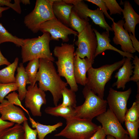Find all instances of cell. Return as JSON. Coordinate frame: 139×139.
Masks as SVG:
<instances>
[{
    "instance_id": "cell-29",
    "label": "cell",
    "mask_w": 139,
    "mask_h": 139,
    "mask_svg": "<svg viewBox=\"0 0 139 139\" xmlns=\"http://www.w3.org/2000/svg\"><path fill=\"white\" fill-rule=\"evenodd\" d=\"M131 107L128 109L125 115L124 121L134 122L139 120V93Z\"/></svg>"
},
{
    "instance_id": "cell-42",
    "label": "cell",
    "mask_w": 139,
    "mask_h": 139,
    "mask_svg": "<svg viewBox=\"0 0 139 139\" xmlns=\"http://www.w3.org/2000/svg\"><path fill=\"white\" fill-rule=\"evenodd\" d=\"M11 64L2 54L0 49V66L5 65L8 66Z\"/></svg>"
},
{
    "instance_id": "cell-32",
    "label": "cell",
    "mask_w": 139,
    "mask_h": 139,
    "mask_svg": "<svg viewBox=\"0 0 139 139\" xmlns=\"http://www.w3.org/2000/svg\"><path fill=\"white\" fill-rule=\"evenodd\" d=\"M18 85L16 83L7 84L0 83V103L9 93L18 90Z\"/></svg>"
},
{
    "instance_id": "cell-47",
    "label": "cell",
    "mask_w": 139,
    "mask_h": 139,
    "mask_svg": "<svg viewBox=\"0 0 139 139\" xmlns=\"http://www.w3.org/2000/svg\"><path fill=\"white\" fill-rule=\"evenodd\" d=\"M134 2L135 3L138 5H139V0H135Z\"/></svg>"
},
{
    "instance_id": "cell-8",
    "label": "cell",
    "mask_w": 139,
    "mask_h": 139,
    "mask_svg": "<svg viewBox=\"0 0 139 139\" xmlns=\"http://www.w3.org/2000/svg\"><path fill=\"white\" fill-rule=\"evenodd\" d=\"M77 37V40L75 42L77 48L75 51L74 55L81 59L86 57L93 64L97 42L91 25L89 24L87 25L83 30L78 34Z\"/></svg>"
},
{
    "instance_id": "cell-27",
    "label": "cell",
    "mask_w": 139,
    "mask_h": 139,
    "mask_svg": "<svg viewBox=\"0 0 139 139\" xmlns=\"http://www.w3.org/2000/svg\"><path fill=\"white\" fill-rule=\"evenodd\" d=\"M39 66V59L37 58L29 61L25 68L29 84L32 86H33L36 83V79Z\"/></svg>"
},
{
    "instance_id": "cell-24",
    "label": "cell",
    "mask_w": 139,
    "mask_h": 139,
    "mask_svg": "<svg viewBox=\"0 0 139 139\" xmlns=\"http://www.w3.org/2000/svg\"><path fill=\"white\" fill-rule=\"evenodd\" d=\"M18 62L19 58L16 57L12 63L0 70V83H15L14 74L18 66Z\"/></svg>"
},
{
    "instance_id": "cell-5",
    "label": "cell",
    "mask_w": 139,
    "mask_h": 139,
    "mask_svg": "<svg viewBox=\"0 0 139 139\" xmlns=\"http://www.w3.org/2000/svg\"><path fill=\"white\" fill-rule=\"evenodd\" d=\"M66 126L55 136H62L68 139H89L99 128L92 120L73 117L67 118Z\"/></svg>"
},
{
    "instance_id": "cell-41",
    "label": "cell",
    "mask_w": 139,
    "mask_h": 139,
    "mask_svg": "<svg viewBox=\"0 0 139 139\" xmlns=\"http://www.w3.org/2000/svg\"><path fill=\"white\" fill-rule=\"evenodd\" d=\"M129 37L132 42L133 47L136 51L139 53V42L132 33L129 34Z\"/></svg>"
},
{
    "instance_id": "cell-6",
    "label": "cell",
    "mask_w": 139,
    "mask_h": 139,
    "mask_svg": "<svg viewBox=\"0 0 139 139\" xmlns=\"http://www.w3.org/2000/svg\"><path fill=\"white\" fill-rule=\"evenodd\" d=\"M82 93L85 101L82 105L74 108L75 116L92 120L106 111L107 100L100 98L86 85L84 86Z\"/></svg>"
},
{
    "instance_id": "cell-20",
    "label": "cell",
    "mask_w": 139,
    "mask_h": 139,
    "mask_svg": "<svg viewBox=\"0 0 139 139\" xmlns=\"http://www.w3.org/2000/svg\"><path fill=\"white\" fill-rule=\"evenodd\" d=\"M73 5L63 0H55L52 5V10L56 18L69 27V19Z\"/></svg>"
},
{
    "instance_id": "cell-13",
    "label": "cell",
    "mask_w": 139,
    "mask_h": 139,
    "mask_svg": "<svg viewBox=\"0 0 139 139\" xmlns=\"http://www.w3.org/2000/svg\"><path fill=\"white\" fill-rule=\"evenodd\" d=\"M24 98L25 105L34 116L41 117V106L46 105L47 101L45 92L41 90L36 83L33 86H28Z\"/></svg>"
},
{
    "instance_id": "cell-23",
    "label": "cell",
    "mask_w": 139,
    "mask_h": 139,
    "mask_svg": "<svg viewBox=\"0 0 139 139\" xmlns=\"http://www.w3.org/2000/svg\"><path fill=\"white\" fill-rule=\"evenodd\" d=\"M44 111L48 114L61 117L65 119L75 116L76 115L74 108L62 106L60 104L55 107H48L45 108Z\"/></svg>"
},
{
    "instance_id": "cell-10",
    "label": "cell",
    "mask_w": 139,
    "mask_h": 139,
    "mask_svg": "<svg viewBox=\"0 0 139 139\" xmlns=\"http://www.w3.org/2000/svg\"><path fill=\"white\" fill-rule=\"evenodd\" d=\"M132 92L131 88L123 91H117L111 88L109 89L106 100L109 108L122 124L124 122L125 115L128 109L127 103Z\"/></svg>"
},
{
    "instance_id": "cell-22",
    "label": "cell",
    "mask_w": 139,
    "mask_h": 139,
    "mask_svg": "<svg viewBox=\"0 0 139 139\" xmlns=\"http://www.w3.org/2000/svg\"><path fill=\"white\" fill-rule=\"evenodd\" d=\"M29 116L32 127L35 128L37 131L38 139H45V137L47 134L56 130L57 128L63 125V123L61 122L53 125H44L36 121L30 115Z\"/></svg>"
},
{
    "instance_id": "cell-3",
    "label": "cell",
    "mask_w": 139,
    "mask_h": 139,
    "mask_svg": "<svg viewBox=\"0 0 139 139\" xmlns=\"http://www.w3.org/2000/svg\"><path fill=\"white\" fill-rule=\"evenodd\" d=\"M50 35L48 32L37 37L24 39L21 55L23 64L36 58H42L54 62L55 59L49 46Z\"/></svg>"
},
{
    "instance_id": "cell-12",
    "label": "cell",
    "mask_w": 139,
    "mask_h": 139,
    "mask_svg": "<svg viewBox=\"0 0 139 139\" xmlns=\"http://www.w3.org/2000/svg\"><path fill=\"white\" fill-rule=\"evenodd\" d=\"M96 119L102 125V128L107 135H111L117 139H123L128 135L113 112L109 109L96 117Z\"/></svg>"
},
{
    "instance_id": "cell-45",
    "label": "cell",
    "mask_w": 139,
    "mask_h": 139,
    "mask_svg": "<svg viewBox=\"0 0 139 139\" xmlns=\"http://www.w3.org/2000/svg\"><path fill=\"white\" fill-rule=\"evenodd\" d=\"M107 135L106 137L107 139H117L111 135Z\"/></svg>"
},
{
    "instance_id": "cell-18",
    "label": "cell",
    "mask_w": 139,
    "mask_h": 139,
    "mask_svg": "<svg viewBox=\"0 0 139 139\" xmlns=\"http://www.w3.org/2000/svg\"><path fill=\"white\" fill-rule=\"evenodd\" d=\"M124 3V8L122 13L125 22L123 24V28L128 32L132 33L135 36V28L136 25L139 23V15L129 1H125Z\"/></svg>"
},
{
    "instance_id": "cell-46",
    "label": "cell",
    "mask_w": 139,
    "mask_h": 139,
    "mask_svg": "<svg viewBox=\"0 0 139 139\" xmlns=\"http://www.w3.org/2000/svg\"><path fill=\"white\" fill-rule=\"evenodd\" d=\"M137 85V93H139V81L136 83Z\"/></svg>"
},
{
    "instance_id": "cell-17",
    "label": "cell",
    "mask_w": 139,
    "mask_h": 139,
    "mask_svg": "<svg viewBox=\"0 0 139 139\" xmlns=\"http://www.w3.org/2000/svg\"><path fill=\"white\" fill-rule=\"evenodd\" d=\"M92 64L87 58L81 59L74 55L73 60L74 78L76 83L85 86L88 79L86 73L92 67Z\"/></svg>"
},
{
    "instance_id": "cell-7",
    "label": "cell",
    "mask_w": 139,
    "mask_h": 139,
    "mask_svg": "<svg viewBox=\"0 0 139 139\" xmlns=\"http://www.w3.org/2000/svg\"><path fill=\"white\" fill-rule=\"evenodd\" d=\"M55 0H37L34 9L24 17L25 26L34 33L39 31L40 25L50 19L56 18L52 10Z\"/></svg>"
},
{
    "instance_id": "cell-19",
    "label": "cell",
    "mask_w": 139,
    "mask_h": 139,
    "mask_svg": "<svg viewBox=\"0 0 139 139\" xmlns=\"http://www.w3.org/2000/svg\"><path fill=\"white\" fill-rule=\"evenodd\" d=\"M132 59L126 58L121 67L115 74L114 77L117 79L116 81L113 83L112 86H116L117 89L122 88L124 90L126 83L130 81L131 76L132 75L134 66L131 60Z\"/></svg>"
},
{
    "instance_id": "cell-30",
    "label": "cell",
    "mask_w": 139,
    "mask_h": 139,
    "mask_svg": "<svg viewBox=\"0 0 139 139\" xmlns=\"http://www.w3.org/2000/svg\"><path fill=\"white\" fill-rule=\"evenodd\" d=\"M75 92L66 87L62 91L63 98L62 103L60 105L63 106H70L73 108L76 106V100Z\"/></svg>"
},
{
    "instance_id": "cell-37",
    "label": "cell",
    "mask_w": 139,
    "mask_h": 139,
    "mask_svg": "<svg viewBox=\"0 0 139 139\" xmlns=\"http://www.w3.org/2000/svg\"><path fill=\"white\" fill-rule=\"evenodd\" d=\"M85 1L98 6L107 18L111 20L112 21H114V19L110 17L108 14L107 10H108L105 3L103 0H86Z\"/></svg>"
},
{
    "instance_id": "cell-21",
    "label": "cell",
    "mask_w": 139,
    "mask_h": 139,
    "mask_svg": "<svg viewBox=\"0 0 139 139\" xmlns=\"http://www.w3.org/2000/svg\"><path fill=\"white\" fill-rule=\"evenodd\" d=\"M17 73L15 76L16 82L18 85L19 97L20 101L25 98L27 91L26 85L29 84L28 78L25 70L23 63H20L17 68Z\"/></svg>"
},
{
    "instance_id": "cell-9",
    "label": "cell",
    "mask_w": 139,
    "mask_h": 139,
    "mask_svg": "<svg viewBox=\"0 0 139 139\" xmlns=\"http://www.w3.org/2000/svg\"><path fill=\"white\" fill-rule=\"evenodd\" d=\"M64 1L66 3L73 5L72 9L81 19L89 21L90 18L95 24L99 25L106 31H113L111 27L106 21L103 13L99 8L94 10H91L82 0Z\"/></svg>"
},
{
    "instance_id": "cell-15",
    "label": "cell",
    "mask_w": 139,
    "mask_h": 139,
    "mask_svg": "<svg viewBox=\"0 0 139 139\" xmlns=\"http://www.w3.org/2000/svg\"><path fill=\"white\" fill-rule=\"evenodd\" d=\"M1 118L3 120H7L14 123L21 124L28 119L23 110L18 106L4 99L0 103Z\"/></svg>"
},
{
    "instance_id": "cell-11",
    "label": "cell",
    "mask_w": 139,
    "mask_h": 139,
    "mask_svg": "<svg viewBox=\"0 0 139 139\" xmlns=\"http://www.w3.org/2000/svg\"><path fill=\"white\" fill-rule=\"evenodd\" d=\"M39 31L43 33L47 32L50 35V40L59 41L62 40L63 42H67L69 40L68 36L73 34L77 36L78 33L66 26L56 18L47 21L40 26Z\"/></svg>"
},
{
    "instance_id": "cell-34",
    "label": "cell",
    "mask_w": 139,
    "mask_h": 139,
    "mask_svg": "<svg viewBox=\"0 0 139 139\" xmlns=\"http://www.w3.org/2000/svg\"><path fill=\"white\" fill-rule=\"evenodd\" d=\"M23 126L24 131V139H37V132L36 129H32L29 126L27 120L23 122Z\"/></svg>"
},
{
    "instance_id": "cell-14",
    "label": "cell",
    "mask_w": 139,
    "mask_h": 139,
    "mask_svg": "<svg viewBox=\"0 0 139 139\" xmlns=\"http://www.w3.org/2000/svg\"><path fill=\"white\" fill-rule=\"evenodd\" d=\"M112 22L111 28L114 32V36L113 38L114 43L120 45L123 51L131 54L135 53L136 51L133 47L129 34L123 27L124 21L122 19L117 22Z\"/></svg>"
},
{
    "instance_id": "cell-2",
    "label": "cell",
    "mask_w": 139,
    "mask_h": 139,
    "mask_svg": "<svg viewBox=\"0 0 139 139\" xmlns=\"http://www.w3.org/2000/svg\"><path fill=\"white\" fill-rule=\"evenodd\" d=\"M75 48L72 44H62L55 46L53 50L54 56L57 60L55 62L57 68V72L60 76L64 77L70 89L75 92L78 90L74 76L73 60Z\"/></svg>"
},
{
    "instance_id": "cell-36",
    "label": "cell",
    "mask_w": 139,
    "mask_h": 139,
    "mask_svg": "<svg viewBox=\"0 0 139 139\" xmlns=\"http://www.w3.org/2000/svg\"><path fill=\"white\" fill-rule=\"evenodd\" d=\"M10 0H0V6L5 5L7 7L11 8L19 14L22 12L20 5L21 3L20 0H14V3H11Z\"/></svg>"
},
{
    "instance_id": "cell-38",
    "label": "cell",
    "mask_w": 139,
    "mask_h": 139,
    "mask_svg": "<svg viewBox=\"0 0 139 139\" xmlns=\"http://www.w3.org/2000/svg\"><path fill=\"white\" fill-rule=\"evenodd\" d=\"M132 64H134V71L133 73V75L130 78V81L137 82L139 81V58L135 55L133 58Z\"/></svg>"
},
{
    "instance_id": "cell-43",
    "label": "cell",
    "mask_w": 139,
    "mask_h": 139,
    "mask_svg": "<svg viewBox=\"0 0 139 139\" xmlns=\"http://www.w3.org/2000/svg\"><path fill=\"white\" fill-rule=\"evenodd\" d=\"M10 8L8 7H3L0 6V18H1L2 16V12L5 10H8Z\"/></svg>"
},
{
    "instance_id": "cell-25",
    "label": "cell",
    "mask_w": 139,
    "mask_h": 139,
    "mask_svg": "<svg viewBox=\"0 0 139 139\" xmlns=\"http://www.w3.org/2000/svg\"><path fill=\"white\" fill-rule=\"evenodd\" d=\"M24 135L23 125L16 123L5 130L0 135V139H24Z\"/></svg>"
},
{
    "instance_id": "cell-28",
    "label": "cell",
    "mask_w": 139,
    "mask_h": 139,
    "mask_svg": "<svg viewBox=\"0 0 139 139\" xmlns=\"http://www.w3.org/2000/svg\"><path fill=\"white\" fill-rule=\"evenodd\" d=\"M23 38H20L9 33L0 23V44L6 42H11L17 46L21 47L23 44Z\"/></svg>"
},
{
    "instance_id": "cell-48",
    "label": "cell",
    "mask_w": 139,
    "mask_h": 139,
    "mask_svg": "<svg viewBox=\"0 0 139 139\" xmlns=\"http://www.w3.org/2000/svg\"><path fill=\"white\" fill-rule=\"evenodd\" d=\"M123 139H129L128 135H126Z\"/></svg>"
},
{
    "instance_id": "cell-33",
    "label": "cell",
    "mask_w": 139,
    "mask_h": 139,
    "mask_svg": "<svg viewBox=\"0 0 139 139\" xmlns=\"http://www.w3.org/2000/svg\"><path fill=\"white\" fill-rule=\"evenodd\" d=\"M109 10V15L118 14L121 15L123 9L119 6L116 0H103Z\"/></svg>"
},
{
    "instance_id": "cell-40",
    "label": "cell",
    "mask_w": 139,
    "mask_h": 139,
    "mask_svg": "<svg viewBox=\"0 0 139 139\" xmlns=\"http://www.w3.org/2000/svg\"><path fill=\"white\" fill-rule=\"evenodd\" d=\"M14 124L13 123L4 121L0 117V135L5 130Z\"/></svg>"
},
{
    "instance_id": "cell-1",
    "label": "cell",
    "mask_w": 139,
    "mask_h": 139,
    "mask_svg": "<svg viewBox=\"0 0 139 139\" xmlns=\"http://www.w3.org/2000/svg\"><path fill=\"white\" fill-rule=\"evenodd\" d=\"M39 66L36 79L39 82V88L44 91H49L53 97L54 104L57 106L62 98V91L67 84L63 81L57 73L51 61L45 59H39Z\"/></svg>"
},
{
    "instance_id": "cell-26",
    "label": "cell",
    "mask_w": 139,
    "mask_h": 139,
    "mask_svg": "<svg viewBox=\"0 0 139 139\" xmlns=\"http://www.w3.org/2000/svg\"><path fill=\"white\" fill-rule=\"evenodd\" d=\"M90 24L89 21L81 19L73 9L69 19V27L73 30L81 33L85 27Z\"/></svg>"
},
{
    "instance_id": "cell-44",
    "label": "cell",
    "mask_w": 139,
    "mask_h": 139,
    "mask_svg": "<svg viewBox=\"0 0 139 139\" xmlns=\"http://www.w3.org/2000/svg\"><path fill=\"white\" fill-rule=\"evenodd\" d=\"M20 1L21 2L25 5L29 4L30 3L29 0H21Z\"/></svg>"
},
{
    "instance_id": "cell-31",
    "label": "cell",
    "mask_w": 139,
    "mask_h": 139,
    "mask_svg": "<svg viewBox=\"0 0 139 139\" xmlns=\"http://www.w3.org/2000/svg\"><path fill=\"white\" fill-rule=\"evenodd\" d=\"M129 139H138L139 120L134 122L124 121Z\"/></svg>"
},
{
    "instance_id": "cell-39",
    "label": "cell",
    "mask_w": 139,
    "mask_h": 139,
    "mask_svg": "<svg viewBox=\"0 0 139 139\" xmlns=\"http://www.w3.org/2000/svg\"><path fill=\"white\" fill-rule=\"evenodd\" d=\"M106 136L105 132L101 126H99L98 129L89 139H106Z\"/></svg>"
},
{
    "instance_id": "cell-4",
    "label": "cell",
    "mask_w": 139,
    "mask_h": 139,
    "mask_svg": "<svg viewBox=\"0 0 139 139\" xmlns=\"http://www.w3.org/2000/svg\"><path fill=\"white\" fill-rule=\"evenodd\" d=\"M125 58L111 64H106L97 68L92 67L87 72L88 87L100 98L103 99L105 86L111 79L114 72L118 69L124 63Z\"/></svg>"
},
{
    "instance_id": "cell-16",
    "label": "cell",
    "mask_w": 139,
    "mask_h": 139,
    "mask_svg": "<svg viewBox=\"0 0 139 139\" xmlns=\"http://www.w3.org/2000/svg\"><path fill=\"white\" fill-rule=\"evenodd\" d=\"M97 39V45L95 54V57L98 55L103 53L106 50H111L119 53L123 58L133 59L134 57L131 53L125 52L119 50L114 46L110 43L111 40L109 38V32L106 31L101 33H100L97 30L93 28Z\"/></svg>"
},
{
    "instance_id": "cell-35",
    "label": "cell",
    "mask_w": 139,
    "mask_h": 139,
    "mask_svg": "<svg viewBox=\"0 0 139 139\" xmlns=\"http://www.w3.org/2000/svg\"><path fill=\"white\" fill-rule=\"evenodd\" d=\"M5 98L10 103L20 107L25 111L28 116L29 115L28 111L22 105L19 97V94L15 91H13L5 97Z\"/></svg>"
}]
</instances>
